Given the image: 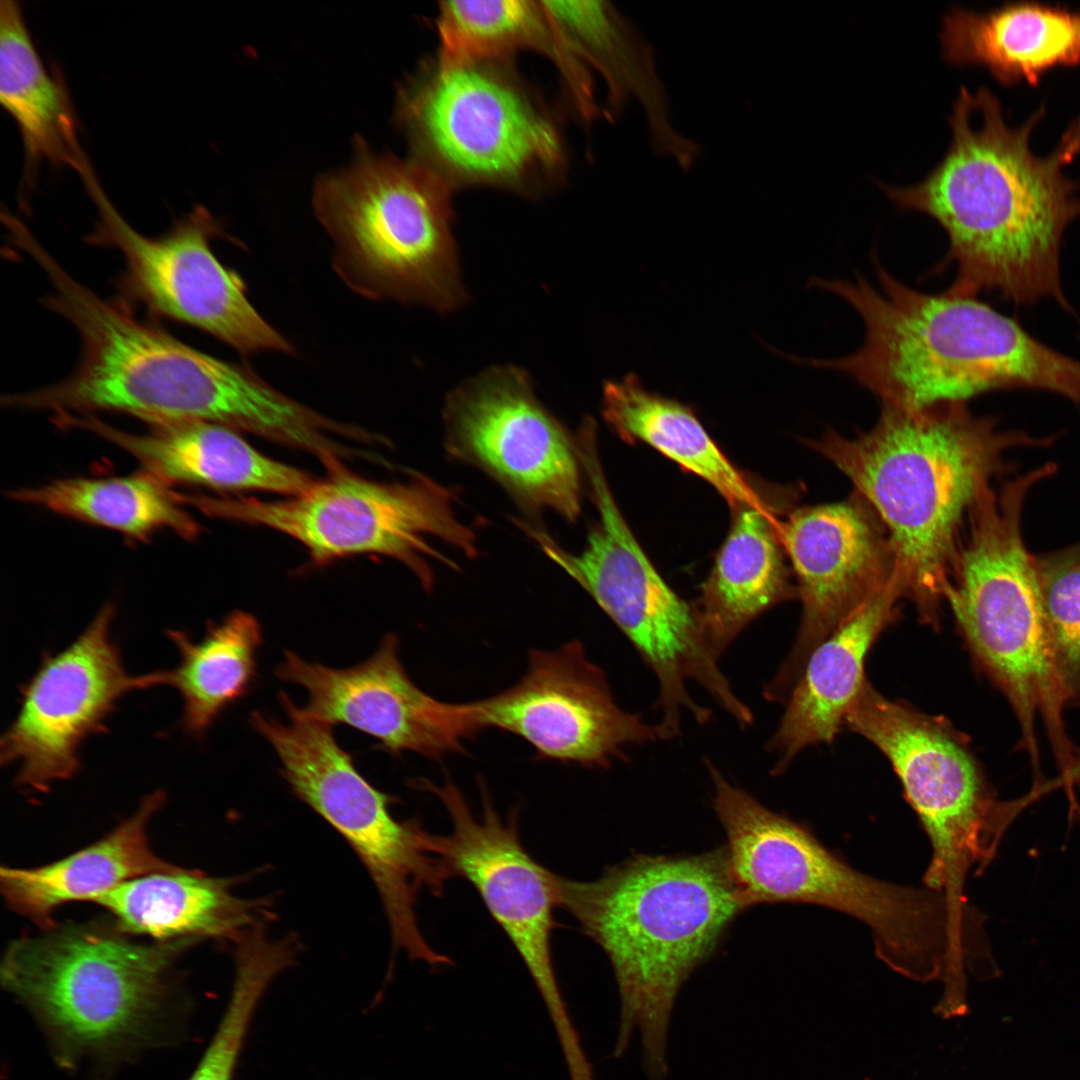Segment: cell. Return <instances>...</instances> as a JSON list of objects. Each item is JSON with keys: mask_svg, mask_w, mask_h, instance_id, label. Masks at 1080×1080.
I'll return each mask as SVG.
<instances>
[{"mask_svg": "<svg viewBox=\"0 0 1080 1080\" xmlns=\"http://www.w3.org/2000/svg\"><path fill=\"white\" fill-rule=\"evenodd\" d=\"M1042 114L1011 126L988 88L961 87L942 161L916 185H882L898 206L931 216L946 231L944 264L956 267L949 291H993L1022 305L1053 299L1072 311L1061 285L1060 249L1080 217V198L1063 166L1031 149Z\"/></svg>", "mask_w": 1080, "mask_h": 1080, "instance_id": "cell-1", "label": "cell"}, {"mask_svg": "<svg viewBox=\"0 0 1080 1080\" xmlns=\"http://www.w3.org/2000/svg\"><path fill=\"white\" fill-rule=\"evenodd\" d=\"M1055 436L1002 431L965 402L922 409L883 404L876 425L854 438L835 432L813 447L854 484L884 525L898 575L922 617L934 621L958 550L963 518L1010 473L1006 453L1047 447Z\"/></svg>", "mask_w": 1080, "mask_h": 1080, "instance_id": "cell-2", "label": "cell"}, {"mask_svg": "<svg viewBox=\"0 0 1080 1080\" xmlns=\"http://www.w3.org/2000/svg\"><path fill=\"white\" fill-rule=\"evenodd\" d=\"M558 907L608 956L621 1013L614 1056L641 1034L653 1080L667 1074L666 1042L676 996L746 906L726 848L690 856L636 855L592 881L556 874Z\"/></svg>", "mask_w": 1080, "mask_h": 1080, "instance_id": "cell-3", "label": "cell"}, {"mask_svg": "<svg viewBox=\"0 0 1080 1080\" xmlns=\"http://www.w3.org/2000/svg\"><path fill=\"white\" fill-rule=\"evenodd\" d=\"M28 255L51 285L45 305L78 332L79 363L61 381L7 395L12 408L87 415L119 411L154 425L203 421L263 435L281 407L249 366L215 358L150 327L74 279L41 245Z\"/></svg>", "mask_w": 1080, "mask_h": 1080, "instance_id": "cell-4", "label": "cell"}, {"mask_svg": "<svg viewBox=\"0 0 1080 1080\" xmlns=\"http://www.w3.org/2000/svg\"><path fill=\"white\" fill-rule=\"evenodd\" d=\"M41 930L10 943L0 979L58 1065L110 1066L167 1040L178 1012L173 969L199 941L137 942L114 925Z\"/></svg>", "mask_w": 1080, "mask_h": 1080, "instance_id": "cell-5", "label": "cell"}, {"mask_svg": "<svg viewBox=\"0 0 1080 1080\" xmlns=\"http://www.w3.org/2000/svg\"><path fill=\"white\" fill-rule=\"evenodd\" d=\"M875 269L878 286L860 276L815 281L858 313L865 336L855 352L810 364L846 374L883 404L906 409L965 402L1030 379L1036 342L1018 322L974 295L912 289L877 258Z\"/></svg>", "mask_w": 1080, "mask_h": 1080, "instance_id": "cell-6", "label": "cell"}, {"mask_svg": "<svg viewBox=\"0 0 1080 1080\" xmlns=\"http://www.w3.org/2000/svg\"><path fill=\"white\" fill-rule=\"evenodd\" d=\"M1055 473L1046 463L991 491L970 512L966 543L944 591L966 640L985 671L1009 699L1021 744L1038 769L1035 719L1043 717L1058 765L1074 752L1063 720L1066 701L1055 674L1035 570L1022 534L1031 489Z\"/></svg>", "mask_w": 1080, "mask_h": 1080, "instance_id": "cell-7", "label": "cell"}, {"mask_svg": "<svg viewBox=\"0 0 1080 1080\" xmlns=\"http://www.w3.org/2000/svg\"><path fill=\"white\" fill-rule=\"evenodd\" d=\"M448 187L423 162L371 155L323 179L313 205L339 278L374 301L463 304Z\"/></svg>", "mask_w": 1080, "mask_h": 1080, "instance_id": "cell-8", "label": "cell"}, {"mask_svg": "<svg viewBox=\"0 0 1080 1080\" xmlns=\"http://www.w3.org/2000/svg\"><path fill=\"white\" fill-rule=\"evenodd\" d=\"M579 457L588 478L599 521L587 545L572 554L547 534L529 527L543 552L582 586L631 641L658 681L655 724L659 739L681 735L689 713L705 724L712 712L696 702L687 681L699 684L741 728L753 713L735 694L711 651L694 604L682 599L661 577L622 516L600 465L596 441L580 443Z\"/></svg>", "mask_w": 1080, "mask_h": 1080, "instance_id": "cell-9", "label": "cell"}, {"mask_svg": "<svg viewBox=\"0 0 1080 1080\" xmlns=\"http://www.w3.org/2000/svg\"><path fill=\"white\" fill-rule=\"evenodd\" d=\"M288 724L253 711L249 722L275 750L294 794L332 825L366 867L380 896L395 949L438 968L452 960L421 932L418 898L442 894L451 879L437 852L436 835L417 819L397 820L392 797L371 785L338 744L333 726L305 714L282 692Z\"/></svg>", "mask_w": 1080, "mask_h": 1080, "instance_id": "cell-10", "label": "cell"}, {"mask_svg": "<svg viewBox=\"0 0 1080 1080\" xmlns=\"http://www.w3.org/2000/svg\"><path fill=\"white\" fill-rule=\"evenodd\" d=\"M452 496L418 473L404 482H380L342 465L280 500L189 495L187 503L208 516L285 534L318 564L358 554L393 558L428 588L433 576L426 559L439 558L432 538L468 556L476 553L475 535L457 517Z\"/></svg>", "mask_w": 1080, "mask_h": 1080, "instance_id": "cell-11", "label": "cell"}, {"mask_svg": "<svg viewBox=\"0 0 1080 1080\" xmlns=\"http://www.w3.org/2000/svg\"><path fill=\"white\" fill-rule=\"evenodd\" d=\"M845 722L891 762L932 848L926 887L956 907L965 882L993 860L1006 830L1034 796L1000 801L966 748L944 726L892 702L865 681Z\"/></svg>", "mask_w": 1080, "mask_h": 1080, "instance_id": "cell-12", "label": "cell"}, {"mask_svg": "<svg viewBox=\"0 0 1080 1080\" xmlns=\"http://www.w3.org/2000/svg\"><path fill=\"white\" fill-rule=\"evenodd\" d=\"M488 62L439 66L404 104L424 164L449 181L521 187L563 162L551 120Z\"/></svg>", "mask_w": 1080, "mask_h": 1080, "instance_id": "cell-13", "label": "cell"}, {"mask_svg": "<svg viewBox=\"0 0 1080 1080\" xmlns=\"http://www.w3.org/2000/svg\"><path fill=\"white\" fill-rule=\"evenodd\" d=\"M80 176L98 213L88 240L121 253L125 282L135 298L242 354H294L292 344L253 307L242 279L212 252L210 241L218 230L207 211L197 208L169 233L149 238L118 212L92 168Z\"/></svg>", "mask_w": 1080, "mask_h": 1080, "instance_id": "cell-14", "label": "cell"}, {"mask_svg": "<svg viewBox=\"0 0 1080 1080\" xmlns=\"http://www.w3.org/2000/svg\"><path fill=\"white\" fill-rule=\"evenodd\" d=\"M445 420L455 457L485 470L531 507L578 518L576 441L538 401L523 370L497 366L470 378L449 394Z\"/></svg>", "mask_w": 1080, "mask_h": 1080, "instance_id": "cell-15", "label": "cell"}, {"mask_svg": "<svg viewBox=\"0 0 1080 1080\" xmlns=\"http://www.w3.org/2000/svg\"><path fill=\"white\" fill-rule=\"evenodd\" d=\"M466 705L475 733L507 731L542 758L587 768H607L625 759L626 746L659 739L655 724L616 703L604 671L576 640L552 651H530L516 684Z\"/></svg>", "mask_w": 1080, "mask_h": 1080, "instance_id": "cell-16", "label": "cell"}, {"mask_svg": "<svg viewBox=\"0 0 1080 1080\" xmlns=\"http://www.w3.org/2000/svg\"><path fill=\"white\" fill-rule=\"evenodd\" d=\"M114 616L104 606L67 648L45 658L25 686L16 718L3 735L0 759L17 764L16 783L44 792L79 768L83 740L102 726L118 699L153 686L152 673L130 676L110 639Z\"/></svg>", "mask_w": 1080, "mask_h": 1080, "instance_id": "cell-17", "label": "cell"}, {"mask_svg": "<svg viewBox=\"0 0 1080 1080\" xmlns=\"http://www.w3.org/2000/svg\"><path fill=\"white\" fill-rule=\"evenodd\" d=\"M415 786L431 792L451 823L447 835H436L437 852L451 878L467 880L505 932L525 964L544 1002L562 997L551 949L558 907L556 874L525 849L519 814L503 817L481 785L480 811L475 812L456 785H437L421 778Z\"/></svg>", "mask_w": 1080, "mask_h": 1080, "instance_id": "cell-18", "label": "cell"}, {"mask_svg": "<svg viewBox=\"0 0 1080 1080\" xmlns=\"http://www.w3.org/2000/svg\"><path fill=\"white\" fill-rule=\"evenodd\" d=\"M884 528L858 494L840 503L799 508L779 527L803 611L794 649L765 688L769 699H778L795 684L810 653L848 617L900 580Z\"/></svg>", "mask_w": 1080, "mask_h": 1080, "instance_id": "cell-19", "label": "cell"}, {"mask_svg": "<svg viewBox=\"0 0 1080 1080\" xmlns=\"http://www.w3.org/2000/svg\"><path fill=\"white\" fill-rule=\"evenodd\" d=\"M275 675L306 689L305 714L362 731L393 755L410 751L439 759L462 750L463 739L474 734L465 703L435 699L412 681L393 633L371 657L344 669L307 662L286 650Z\"/></svg>", "mask_w": 1080, "mask_h": 1080, "instance_id": "cell-20", "label": "cell"}, {"mask_svg": "<svg viewBox=\"0 0 1080 1080\" xmlns=\"http://www.w3.org/2000/svg\"><path fill=\"white\" fill-rule=\"evenodd\" d=\"M564 44L607 86L606 113L621 114L630 101L642 109L650 146L682 170L701 154L694 140L672 124L668 95L650 43L607 1H543Z\"/></svg>", "mask_w": 1080, "mask_h": 1080, "instance_id": "cell-21", "label": "cell"}, {"mask_svg": "<svg viewBox=\"0 0 1080 1080\" xmlns=\"http://www.w3.org/2000/svg\"><path fill=\"white\" fill-rule=\"evenodd\" d=\"M55 422L93 432L136 458L167 483H193L223 491H266L291 496L315 479L259 452L238 431L203 421L154 425L127 433L93 415H60Z\"/></svg>", "mask_w": 1080, "mask_h": 1080, "instance_id": "cell-22", "label": "cell"}, {"mask_svg": "<svg viewBox=\"0 0 1080 1080\" xmlns=\"http://www.w3.org/2000/svg\"><path fill=\"white\" fill-rule=\"evenodd\" d=\"M904 594L900 580L877 592L808 656L769 750L783 769L805 747L831 742L862 689L864 661Z\"/></svg>", "mask_w": 1080, "mask_h": 1080, "instance_id": "cell-23", "label": "cell"}, {"mask_svg": "<svg viewBox=\"0 0 1080 1080\" xmlns=\"http://www.w3.org/2000/svg\"><path fill=\"white\" fill-rule=\"evenodd\" d=\"M233 879L210 877L179 867L126 881L94 903L107 910L127 935L165 942L183 938L233 939L262 925L265 900L233 892Z\"/></svg>", "mask_w": 1080, "mask_h": 1080, "instance_id": "cell-24", "label": "cell"}, {"mask_svg": "<svg viewBox=\"0 0 1080 1080\" xmlns=\"http://www.w3.org/2000/svg\"><path fill=\"white\" fill-rule=\"evenodd\" d=\"M164 793L147 796L137 811L103 838L55 862L33 867H1L0 887L8 906L41 929L56 923L53 914L74 901L94 902L131 879L178 866L155 854L148 839L152 817Z\"/></svg>", "mask_w": 1080, "mask_h": 1080, "instance_id": "cell-25", "label": "cell"}, {"mask_svg": "<svg viewBox=\"0 0 1080 1080\" xmlns=\"http://www.w3.org/2000/svg\"><path fill=\"white\" fill-rule=\"evenodd\" d=\"M944 57L989 69L999 81L1037 82L1057 65L1080 63V11L1032 3L987 12L954 8L943 18Z\"/></svg>", "mask_w": 1080, "mask_h": 1080, "instance_id": "cell-26", "label": "cell"}, {"mask_svg": "<svg viewBox=\"0 0 1080 1080\" xmlns=\"http://www.w3.org/2000/svg\"><path fill=\"white\" fill-rule=\"evenodd\" d=\"M779 527L765 506L734 509L731 529L694 606L714 656L760 614L793 596Z\"/></svg>", "mask_w": 1080, "mask_h": 1080, "instance_id": "cell-27", "label": "cell"}, {"mask_svg": "<svg viewBox=\"0 0 1080 1080\" xmlns=\"http://www.w3.org/2000/svg\"><path fill=\"white\" fill-rule=\"evenodd\" d=\"M602 414L624 440L646 443L708 482L733 508L764 506L759 494L683 403L647 390L638 376L607 381Z\"/></svg>", "mask_w": 1080, "mask_h": 1080, "instance_id": "cell-28", "label": "cell"}, {"mask_svg": "<svg viewBox=\"0 0 1080 1080\" xmlns=\"http://www.w3.org/2000/svg\"><path fill=\"white\" fill-rule=\"evenodd\" d=\"M0 101L16 122L27 162L78 169L87 159L68 91L45 67L18 2H0Z\"/></svg>", "mask_w": 1080, "mask_h": 1080, "instance_id": "cell-29", "label": "cell"}, {"mask_svg": "<svg viewBox=\"0 0 1080 1080\" xmlns=\"http://www.w3.org/2000/svg\"><path fill=\"white\" fill-rule=\"evenodd\" d=\"M168 634L179 650L180 662L173 670L155 672V685L178 690L183 698L184 726L200 735L253 687L261 626L253 615L236 610L210 624L200 641L180 631Z\"/></svg>", "mask_w": 1080, "mask_h": 1080, "instance_id": "cell-30", "label": "cell"}, {"mask_svg": "<svg viewBox=\"0 0 1080 1080\" xmlns=\"http://www.w3.org/2000/svg\"><path fill=\"white\" fill-rule=\"evenodd\" d=\"M9 498L145 539L170 529L192 539L198 525L168 483L145 471L108 479L67 478L8 493Z\"/></svg>", "mask_w": 1080, "mask_h": 1080, "instance_id": "cell-31", "label": "cell"}, {"mask_svg": "<svg viewBox=\"0 0 1080 1080\" xmlns=\"http://www.w3.org/2000/svg\"><path fill=\"white\" fill-rule=\"evenodd\" d=\"M437 26L439 66L489 62L523 48L545 53L563 73L571 66L541 1H444Z\"/></svg>", "mask_w": 1080, "mask_h": 1080, "instance_id": "cell-32", "label": "cell"}, {"mask_svg": "<svg viewBox=\"0 0 1080 1080\" xmlns=\"http://www.w3.org/2000/svg\"><path fill=\"white\" fill-rule=\"evenodd\" d=\"M232 992L223 1016L187 1080H233L237 1062L262 996L272 980L287 968L275 947L249 941L236 949Z\"/></svg>", "mask_w": 1080, "mask_h": 1080, "instance_id": "cell-33", "label": "cell"}, {"mask_svg": "<svg viewBox=\"0 0 1080 1080\" xmlns=\"http://www.w3.org/2000/svg\"><path fill=\"white\" fill-rule=\"evenodd\" d=\"M1052 665L1066 704L1080 703V542L1035 556Z\"/></svg>", "mask_w": 1080, "mask_h": 1080, "instance_id": "cell-34", "label": "cell"}, {"mask_svg": "<svg viewBox=\"0 0 1080 1080\" xmlns=\"http://www.w3.org/2000/svg\"><path fill=\"white\" fill-rule=\"evenodd\" d=\"M1080 154V114L1062 135L1051 155L1064 166Z\"/></svg>", "mask_w": 1080, "mask_h": 1080, "instance_id": "cell-35", "label": "cell"}, {"mask_svg": "<svg viewBox=\"0 0 1080 1080\" xmlns=\"http://www.w3.org/2000/svg\"><path fill=\"white\" fill-rule=\"evenodd\" d=\"M1060 781L1063 785L1080 787V752H1074L1072 761L1060 775Z\"/></svg>", "mask_w": 1080, "mask_h": 1080, "instance_id": "cell-36", "label": "cell"}]
</instances>
